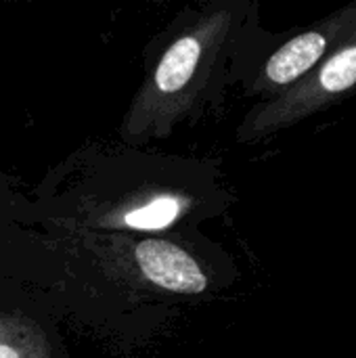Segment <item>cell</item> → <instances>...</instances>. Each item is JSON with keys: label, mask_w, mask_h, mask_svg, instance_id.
I'll return each mask as SVG.
<instances>
[{"label": "cell", "mask_w": 356, "mask_h": 358, "mask_svg": "<svg viewBox=\"0 0 356 358\" xmlns=\"http://www.w3.org/2000/svg\"><path fill=\"white\" fill-rule=\"evenodd\" d=\"M0 358H50V348L34 323L0 315Z\"/></svg>", "instance_id": "6"}, {"label": "cell", "mask_w": 356, "mask_h": 358, "mask_svg": "<svg viewBox=\"0 0 356 358\" xmlns=\"http://www.w3.org/2000/svg\"><path fill=\"white\" fill-rule=\"evenodd\" d=\"M356 86V21L336 50L277 101L258 107L239 128V141H256L285 128Z\"/></svg>", "instance_id": "2"}, {"label": "cell", "mask_w": 356, "mask_h": 358, "mask_svg": "<svg viewBox=\"0 0 356 358\" xmlns=\"http://www.w3.org/2000/svg\"><path fill=\"white\" fill-rule=\"evenodd\" d=\"M189 210V199L176 193H159L141 199V203H128L111 208L101 216V224L107 229L130 231H162L174 224Z\"/></svg>", "instance_id": "5"}, {"label": "cell", "mask_w": 356, "mask_h": 358, "mask_svg": "<svg viewBox=\"0 0 356 358\" xmlns=\"http://www.w3.org/2000/svg\"><path fill=\"white\" fill-rule=\"evenodd\" d=\"M132 258L141 275L166 292L201 294L208 287V277L201 264L180 245L164 239H143L132 248Z\"/></svg>", "instance_id": "4"}, {"label": "cell", "mask_w": 356, "mask_h": 358, "mask_svg": "<svg viewBox=\"0 0 356 358\" xmlns=\"http://www.w3.org/2000/svg\"><path fill=\"white\" fill-rule=\"evenodd\" d=\"M355 21L356 10L346 8L344 13H338L319 23L317 27L292 38L266 61L260 78L256 80L254 90L285 88L294 82H300L319 65L327 50L348 34Z\"/></svg>", "instance_id": "3"}, {"label": "cell", "mask_w": 356, "mask_h": 358, "mask_svg": "<svg viewBox=\"0 0 356 358\" xmlns=\"http://www.w3.org/2000/svg\"><path fill=\"white\" fill-rule=\"evenodd\" d=\"M231 27V10L216 8L193 21L166 48L124 120L122 138L126 143L143 145L164 138L195 111L220 69Z\"/></svg>", "instance_id": "1"}]
</instances>
